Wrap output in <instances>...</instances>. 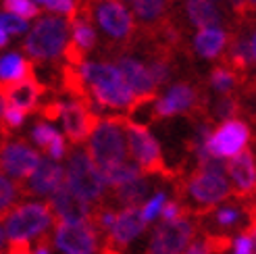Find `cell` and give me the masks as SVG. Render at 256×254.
I'll list each match as a JSON object with an SVG mask.
<instances>
[{
    "label": "cell",
    "instance_id": "cell-1",
    "mask_svg": "<svg viewBox=\"0 0 256 254\" xmlns=\"http://www.w3.org/2000/svg\"><path fill=\"white\" fill-rule=\"evenodd\" d=\"M80 71L86 82L90 104L96 112L100 108L132 110L138 96L127 86L119 67L108 65V62H84Z\"/></svg>",
    "mask_w": 256,
    "mask_h": 254
},
{
    "label": "cell",
    "instance_id": "cell-2",
    "mask_svg": "<svg viewBox=\"0 0 256 254\" xmlns=\"http://www.w3.org/2000/svg\"><path fill=\"white\" fill-rule=\"evenodd\" d=\"M127 117H106L100 119L96 132L88 140V154L94 160L100 173H106L114 164L127 160L130 142L125 140Z\"/></svg>",
    "mask_w": 256,
    "mask_h": 254
},
{
    "label": "cell",
    "instance_id": "cell-3",
    "mask_svg": "<svg viewBox=\"0 0 256 254\" xmlns=\"http://www.w3.org/2000/svg\"><path fill=\"white\" fill-rule=\"evenodd\" d=\"M56 221L48 202H23L2 217V240H32L48 234L50 225Z\"/></svg>",
    "mask_w": 256,
    "mask_h": 254
},
{
    "label": "cell",
    "instance_id": "cell-4",
    "mask_svg": "<svg viewBox=\"0 0 256 254\" xmlns=\"http://www.w3.org/2000/svg\"><path fill=\"white\" fill-rule=\"evenodd\" d=\"M71 25L58 17H42L25 38V52L34 60H52L67 50V36Z\"/></svg>",
    "mask_w": 256,
    "mask_h": 254
},
{
    "label": "cell",
    "instance_id": "cell-5",
    "mask_svg": "<svg viewBox=\"0 0 256 254\" xmlns=\"http://www.w3.org/2000/svg\"><path fill=\"white\" fill-rule=\"evenodd\" d=\"M127 142H130V152L136 160V164L142 169L144 175H160L169 177V180H177V175L169 169V164L164 162L162 150L156 142V138L148 132L146 125H140L127 119Z\"/></svg>",
    "mask_w": 256,
    "mask_h": 254
},
{
    "label": "cell",
    "instance_id": "cell-6",
    "mask_svg": "<svg viewBox=\"0 0 256 254\" xmlns=\"http://www.w3.org/2000/svg\"><path fill=\"white\" fill-rule=\"evenodd\" d=\"M65 169H67V184L80 196H84L88 202H100L102 200L106 182H104V177H102V173L98 171V167L94 164V160L90 158L88 150L75 148L69 154Z\"/></svg>",
    "mask_w": 256,
    "mask_h": 254
},
{
    "label": "cell",
    "instance_id": "cell-7",
    "mask_svg": "<svg viewBox=\"0 0 256 254\" xmlns=\"http://www.w3.org/2000/svg\"><path fill=\"white\" fill-rule=\"evenodd\" d=\"M194 234L196 223L192 221V214H184L177 221H160L146 254H182L192 244Z\"/></svg>",
    "mask_w": 256,
    "mask_h": 254
},
{
    "label": "cell",
    "instance_id": "cell-8",
    "mask_svg": "<svg viewBox=\"0 0 256 254\" xmlns=\"http://www.w3.org/2000/svg\"><path fill=\"white\" fill-rule=\"evenodd\" d=\"M252 130L244 119L223 121L208 140V152L219 158H234L248 148Z\"/></svg>",
    "mask_w": 256,
    "mask_h": 254
},
{
    "label": "cell",
    "instance_id": "cell-9",
    "mask_svg": "<svg viewBox=\"0 0 256 254\" xmlns=\"http://www.w3.org/2000/svg\"><path fill=\"white\" fill-rule=\"evenodd\" d=\"M98 230L92 221L56 223L54 246L62 254H94L98 248Z\"/></svg>",
    "mask_w": 256,
    "mask_h": 254
},
{
    "label": "cell",
    "instance_id": "cell-10",
    "mask_svg": "<svg viewBox=\"0 0 256 254\" xmlns=\"http://www.w3.org/2000/svg\"><path fill=\"white\" fill-rule=\"evenodd\" d=\"M60 121H62V127H65L67 140L78 146L92 138V134L96 132V127L100 123V117L94 110V106L86 102V100H71V102H65Z\"/></svg>",
    "mask_w": 256,
    "mask_h": 254
},
{
    "label": "cell",
    "instance_id": "cell-11",
    "mask_svg": "<svg viewBox=\"0 0 256 254\" xmlns=\"http://www.w3.org/2000/svg\"><path fill=\"white\" fill-rule=\"evenodd\" d=\"M48 204L52 208L56 223H84V221H92L94 210L90 208V202L80 196L75 190L67 184H62L56 192L48 196Z\"/></svg>",
    "mask_w": 256,
    "mask_h": 254
},
{
    "label": "cell",
    "instance_id": "cell-12",
    "mask_svg": "<svg viewBox=\"0 0 256 254\" xmlns=\"http://www.w3.org/2000/svg\"><path fill=\"white\" fill-rule=\"evenodd\" d=\"M156 117L167 119L173 115H182V112H204V98L194 86L190 84H175L171 86L167 94L156 98Z\"/></svg>",
    "mask_w": 256,
    "mask_h": 254
},
{
    "label": "cell",
    "instance_id": "cell-13",
    "mask_svg": "<svg viewBox=\"0 0 256 254\" xmlns=\"http://www.w3.org/2000/svg\"><path fill=\"white\" fill-rule=\"evenodd\" d=\"M42 156L25 142L4 140L2 142V173L17 182H25L40 167Z\"/></svg>",
    "mask_w": 256,
    "mask_h": 254
},
{
    "label": "cell",
    "instance_id": "cell-14",
    "mask_svg": "<svg viewBox=\"0 0 256 254\" xmlns=\"http://www.w3.org/2000/svg\"><path fill=\"white\" fill-rule=\"evenodd\" d=\"M94 12L102 32L112 40H127L134 34V17L121 0H102Z\"/></svg>",
    "mask_w": 256,
    "mask_h": 254
},
{
    "label": "cell",
    "instance_id": "cell-15",
    "mask_svg": "<svg viewBox=\"0 0 256 254\" xmlns=\"http://www.w3.org/2000/svg\"><path fill=\"white\" fill-rule=\"evenodd\" d=\"M65 180H67V169H62L52 158H42L36 173L25 184L19 182V188L23 196H50L65 184Z\"/></svg>",
    "mask_w": 256,
    "mask_h": 254
},
{
    "label": "cell",
    "instance_id": "cell-16",
    "mask_svg": "<svg viewBox=\"0 0 256 254\" xmlns=\"http://www.w3.org/2000/svg\"><path fill=\"white\" fill-rule=\"evenodd\" d=\"M229 177L234 182V198L246 200L256 192V158L250 148L242 150L227 162Z\"/></svg>",
    "mask_w": 256,
    "mask_h": 254
},
{
    "label": "cell",
    "instance_id": "cell-17",
    "mask_svg": "<svg viewBox=\"0 0 256 254\" xmlns=\"http://www.w3.org/2000/svg\"><path fill=\"white\" fill-rule=\"evenodd\" d=\"M40 96H42V86L36 80V75L21 82L2 84V102L17 106L23 112H34L40 106Z\"/></svg>",
    "mask_w": 256,
    "mask_h": 254
},
{
    "label": "cell",
    "instance_id": "cell-18",
    "mask_svg": "<svg viewBox=\"0 0 256 254\" xmlns=\"http://www.w3.org/2000/svg\"><path fill=\"white\" fill-rule=\"evenodd\" d=\"M148 223L144 221V214L140 206H127L119 210L117 223H114V230L110 232V236L106 238V244L114 246V248H123L127 244H132L134 240L144 232V227Z\"/></svg>",
    "mask_w": 256,
    "mask_h": 254
},
{
    "label": "cell",
    "instance_id": "cell-19",
    "mask_svg": "<svg viewBox=\"0 0 256 254\" xmlns=\"http://www.w3.org/2000/svg\"><path fill=\"white\" fill-rule=\"evenodd\" d=\"M117 67L123 73L127 86L132 88L138 98H154L156 96L158 86H156L150 69L144 65V62H140V60H136L132 56H121L119 62H117Z\"/></svg>",
    "mask_w": 256,
    "mask_h": 254
},
{
    "label": "cell",
    "instance_id": "cell-20",
    "mask_svg": "<svg viewBox=\"0 0 256 254\" xmlns=\"http://www.w3.org/2000/svg\"><path fill=\"white\" fill-rule=\"evenodd\" d=\"M186 12L192 25L198 30L219 28L221 12L212 4V0H186Z\"/></svg>",
    "mask_w": 256,
    "mask_h": 254
},
{
    "label": "cell",
    "instance_id": "cell-21",
    "mask_svg": "<svg viewBox=\"0 0 256 254\" xmlns=\"http://www.w3.org/2000/svg\"><path fill=\"white\" fill-rule=\"evenodd\" d=\"M227 48V34L221 28L200 30L194 38V50L202 58H216Z\"/></svg>",
    "mask_w": 256,
    "mask_h": 254
},
{
    "label": "cell",
    "instance_id": "cell-22",
    "mask_svg": "<svg viewBox=\"0 0 256 254\" xmlns=\"http://www.w3.org/2000/svg\"><path fill=\"white\" fill-rule=\"evenodd\" d=\"M208 214L212 217V223L219 227V234H223V230H234V227H240L244 223L248 227V223H250L244 202H240V204H219ZM204 217H206V214H204Z\"/></svg>",
    "mask_w": 256,
    "mask_h": 254
},
{
    "label": "cell",
    "instance_id": "cell-23",
    "mask_svg": "<svg viewBox=\"0 0 256 254\" xmlns=\"http://www.w3.org/2000/svg\"><path fill=\"white\" fill-rule=\"evenodd\" d=\"M32 75H34V65L17 52H8L0 60V80H2V84L21 82L32 78Z\"/></svg>",
    "mask_w": 256,
    "mask_h": 254
},
{
    "label": "cell",
    "instance_id": "cell-24",
    "mask_svg": "<svg viewBox=\"0 0 256 254\" xmlns=\"http://www.w3.org/2000/svg\"><path fill=\"white\" fill-rule=\"evenodd\" d=\"M150 192V182H148V177L142 175V177H138V180L130 182V184H125V186H119L117 190H114V202L121 206H140V202H142L146 198V194Z\"/></svg>",
    "mask_w": 256,
    "mask_h": 254
},
{
    "label": "cell",
    "instance_id": "cell-25",
    "mask_svg": "<svg viewBox=\"0 0 256 254\" xmlns=\"http://www.w3.org/2000/svg\"><path fill=\"white\" fill-rule=\"evenodd\" d=\"M254 60L252 44L244 38H234L227 50V62L236 73H246Z\"/></svg>",
    "mask_w": 256,
    "mask_h": 254
},
{
    "label": "cell",
    "instance_id": "cell-26",
    "mask_svg": "<svg viewBox=\"0 0 256 254\" xmlns=\"http://www.w3.org/2000/svg\"><path fill=\"white\" fill-rule=\"evenodd\" d=\"M142 169L138 167V164L134 162H119V164H114L112 169H108L106 173H102V177H104V182L106 186L110 188H119V186H125V184H130L134 180H138V177H142Z\"/></svg>",
    "mask_w": 256,
    "mask_h": 254
},
{
    "label": "cell",
    "instance_id": "cell-27",
    "mask_svg": "<svg viewBox=\"0 0 256 254\" xmlns=\"http://www.w3.org/2000/svg\"><path fill=\"white\" fill-rule=\"evenodd\" d=\"M208 84L212 90H216L219 94H229L234 90V86L238 84V73L229 67H214L210 71V78H208Z\"/></svg>",
    "mask_w": 256,
    "mask_h": 254
},
{
    "label": "cell",
    "instance_id": "cell-28",
    "mask_svg": "<svg viewBox=\"0 0 256 254\" xmlns=\"http://www.w3.org/2000/svg\"><path fill=\"white\" fill-rule=\"evenodd\" d=\"M167 6V0H134V12L146 23L156 21Z\"/></svg>",
    "mask_w": 256,
    "mask_h": 254
},
{
    "label": "cell",
    "instance_id": "cell-29",
    "mask_svg": "<svg viewBox=\"0 0 256 254\" xmlns=\"http://www.w3.org/2000/svg\"><path fill=\"white\" fill-rule=\"evenodd\" d=\"M0 184H2V200H0V206H2V217H4L8 210H12L17 206V200L23 194H21L19 184H15V182H12V177H8L4 173H2V180H0Z\"/></svg>",
    "mask_w": 256,
    "mask_h": 254
},
{
    "label": "cell",
    "instance_id": "cell-30",
    "mask_svg": "<svg viewBox=\"0 0 256 254\" xmlns=\"http://www.w3.org/2000/svg\"><path fill=\"white\" fill-rule=\"evenodd\" d=\"M58 136L60 134L56 132V127H52L46 121H38L34 125V130H32V140L36 142V146H40V150H44V152L48 150V146L52 144Z\"/></svg>",
    "mask_w": 256,
    "mask_h": 254
},
{
    "label": "cell",
    "instance_id": "cell-31",
    "mask_svg": "<svg viewBox=\"0 0 256 254\" xmlns=\"http://www.w3.org/2000/svg\"><path fill=\"white\" fill-rule=\"evenodd\" d=\"M2 10L19 15L25 21L40 15V8H38V4L32 2V0H2Z\"/></svg>",
    "mask_w": 256,
    "mask_h": 254
},
{
    "label": "cell",
    "instance_id": "cell-32",
    "mask_svg": "<svg viewBox=\"0 0 256 254\" xmlns=\"http://www.w3.org/2000/svg\"><path fill=\"white\" fill-rule=\"evenodd\" d=\"M242 110L240 102H238V98L234 96H223L216 100V104H214V117L216 119H221V121H229V119H238V112Z\"/></svg>",
    "mask_w": 256,
    "mask_h": 254
},
{
    "label": "cell",
    "instance_id": "cell-33",
    "mask_svg": "<svg viewBox=\"0 0 256 254\" xmlns=\"http://www.w3.org/2000/svg\"><path fill=\"white\" fill-rule=\"evenodd\" d=\"M148 69L152 73V78H154L156 86H162L171 80V62L167 56H152Z\"/></svg>",
    "mask_w": 256,
    "mask_h": 254
},
{
    "label": "cell",
    "instance_id": "cell-34",
    "mask_svg": "<svg viewBox=\"0 0 256 254\" xmlns=\"http://www.w3.org/2000/svg\"><path fill=\"white\" fill-rule=\"evenodd\" d=\"M167 194L164 192H158L156 196H152L146 204L142 206V214H144V221L146 223H154L158 217H160V212L164 208V204H167Z\"/></svg>",
    "mask_w": 256,
    "mask_h": 254
},
{
    "label": "cell",
    "instance_id": "cell-35",
    "mask_svg": "<svg viewBox=\"0 0 256 254\" xmlns=\"http://www.w3.org/2000/svg\"><path fill=\"white\" fill-rule=\"evenodd\" d=\"M25 115H28V112H23L21 108L2 102V130H4V134H8L10 130H19L25 121Z\"/></svg>",
    "mask_w": 256,
    "mask_h": 254
},
{
    "label": "cell",
    "instance_id": "cell-36",
    "mask_svg": "<svg viewBox=\"0 0 256 254\" xmlns=\"http://www.w3.org/2000/svg\"><path fill=\"white\" fill-rule=\"evenodd\" d=\"M0 32H6L8 36H19L28 32V23L25 19H21L19 15H12V12L2 10L0 15Z\"/></svg>",
    "mask_w": 256,
    "mask_h": 254
},
{
    "label": "cell",
    "instance_id": "cell-37",
    "mask_svg": "<svg viewBox=\"0 0 256 254\" xmlns=\"http://www.w3.org/2000/svg\"><path fill=\"white\" fill-rule=\"evenodd\" d=\"M234 254H254V242L248 230L240 232L234 242Z\"/></svg>",
    "mask_w": 256,
    "mask_h": 254
},
{
    "label": "cell",
    "instance_id": "cell-38",
    "mask_svg": "<svg viewBox=\"0 0 256 254\" xmlns=\"http://www.w3.org/2000/svg\"><path fill=\"white\" fill-rule=\"evenodd\" d=\"M48 10L58 12V15H69V19L78 12V6H75V0H54L52 4L46 6Z\"/></svg>",
    "mask_w": 256,
    "mask_h": 254
},
{
    "label": "cell",
    "instance_id": "cell-39",
    "mask_svg": "<svg viewBox=\"0 0 256 254\" xmlns=\"http://www.w3.org/2000/svg\"><path fill=\"white\" fill-rule=\"evenodd\" d=\"M6 254H34L30 248V240H15V242H8Z\"/></svg>",
    "mask_w": 256,
    "mask_h": 254
},
{
    "label": "cell",
    "instance_id": "cell-40",
    "mask_svg": "<svg viewBox=\"0 0 256 254\" xmlns=\"http://www.w3.org/2000/svg\"><path fill=\"white\" fill-rule=\"evenodd\" d=\"M186 254H210V252H208L206 244H204L202 240H194V242L190 244V248L186 250Z\"/></svg>",
    "mask_w": 256,
    "mask_h": 254
},
{
    "label": "cell",
    "instance_id": "cell-41",
    "mask_svg": "<svg viewBox=\"0 0 256 254\" xmlns=\"http://www.w3.org/2000/svg\"><path fill=\"white\" fill-rule=\"evenodd\" d=\"M100 254H123L119 248H114V246H110V244H104L102 246V252Z\"/></svg>",
    "mask_w": 256,
    "mask_h": 254
},
{
    "label": "cell",
    "instance_id": "cell-42",
    "mask_svg": "<svg viewBox=\"0 0 256 254\" xmlns=\"http://www.w3.org/2000/svg\"><path fill=\"white\" fill-rule=\"evenodd\" d=\"M246 230L250 232V236H252V242H254V254H256V225H248Z\"/></svg>",
    "mask_w": 256,
    "mask_h": 254
},
{
    "label": "cell",
    "instance_id": "cell-43",
    "mask_svg": "<svg viewBox=\"0 0 256 254\" xmlns=\"http://www.w3.org/2000/svg\"><path fill=\"white\" fill-rule=\"evenodd\" d=\"M6 44H8V34L6 32H0V46L4 48Z\"/></svg>",
    "mask_w": 256,
    "mask_h": 254
},
{
    "label": "cell",
    "instance_id": "cell-44",
    "mask_svg": "<svg viewBox=\"0 0 256 254\" xmlns=\"http://www.w3.org/2000/svg\"><path fill=\"white\" fill-rule=\"evenodd\" d=\"M250 44H252V54H254V62H256V32L250 38Z\"/></svg>",
    "mask_w": 256,
    "mask_h": 254
},
{
    "label": "cell",
    "instance_id": "cell-45",
    "mask_svg": "<svg viewBox=\"0 0 256 254\" xmlns=\"http://www.w3.org/2000/svg\"><path fill=\"white\" fill-rule=\"evenodd\" d=\"M36 2H38V4H44V6H48V4H52L54 0H36Z\"/></svg>",
    "mask_w": 256,
    "mask_h": 254
},
{
    "label": "cell",
    "instance_id": "cell-46",
    "mask_svg": "<svg viewBox=\"0 0 256 254\" xmlns=\"http://www.w3.org/2000/svg\"><path fill=\"white\" fill-rule=\"evenodd\" d=\"M248 4H256V0H248Z\"/></svg>",
    "mask_w": 256,
    "mask_h": 254
},
{
    "label": "cell",
    "instance_id": "cell-47",
    "mask_svg": "<svg viewBox=\"0 0 256 254\" xmlns=\"http://www.w3.org/2000/svg\"><path fill=\"white\" fill-rule=\"evenodd\" d=\"M121 2H134V0H121Z\"/></svg>",
    "mask_w": 256,
    "mask_h": 254
}]
</instances>
